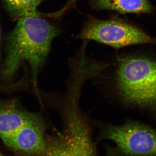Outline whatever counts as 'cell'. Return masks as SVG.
<instances>
[{"label":"cell","instance_id":"10","mask_svg":"<svg viewBox=\"0 0 156 156\" xmlns=\"http://www.w3.org/2000/svg\"><path fill=\"white\" fill-rule=\"evenodd\" d=\"M17 88V85L16 84H14L11 86H8V87H3V86H0V90H3V91H8V90H11L14 88Z\"/></svg>","mask_w":156,"mask_h":156},{"label":"cell","instance_id":"3","mask_svg":"<svg viewBox=\"0 0 156 156\" xmlns=\"http://www.w3.org/2000/svg\"><path fill=\"white\" fill-rule=\"evenodd\" d=\"M65 129L62 134L48 140L41 156H98L91 129L80 111L78 103L64 107Z\"/></svg>","mask_w":156,"mask_h":156},{"label":"cell","instance_id":"5","mask_svg":"<svg viewBox=\"0 0 156 156\" xmlns=\"http://www.w3.org/2000/svg\"><path fill=\"white\" fill-rule=\"evenodd\" d=\"M77 38L92 40L115 48L156 43L155 39L139 29L117 19L91 18L85 23Z\"/></svg>","mask_w":156,"mask_h":156},{"label":"cell","instance_id":"7","mask_svg":"<svg viewBox=\"0 0 156 156\" xmlns=\"http://www.w3.org/2000/svg\"><path fill=\"white\" fill-rule=\"evenodd\" d=\"M40 115L26 110L17 99H0V138L5 143L20 127Z\"/></svg>","mask_w":156,"mask_h":156},{"label":"cell","instance_id":"1","mask_svg":"<svg viewBox=\"0 0 156 156\" xmlns=\"http://www.w3.org/2000/svg\"><path fill=\"white\" fill-rule=\"evenodd\" d=\"M41 17L24 16L18 19L15 28L7 37V54L0 71L1 76L11 80L23 62H27L37 94L39 72L48 57L52 41L61 32Z\"/></svg>","mask_w":156,"mask_h":156},{"label":"cell","instance_id":"4","mask_svg":"<svg viewBox=\"0 0 156 156\" xmlns=\"http://www.w3.org/2000/svg\"><path fill=\"white\" fill-rule=\"evenodd\" d=\"M100 140L114 143L108 156H156V129L143 123L129 121L122 126H101Z\"/></svg>","mask_w":156,"mask_h":156},{"label":"cell","instance_id":"2","mask_svg":"<svg viewBox=\"0 0 156 156\" xmlns=\"http://www.w3.org/2000/svg\"><path fill=\"white\" fill-rule=\"evenodd\" d=\"M115 86L124 103L145 111L156 119V60L141 56L120 58Z\"/></svg>","mask_w":156,"mask_h":156},{"label":"cell","instance_id":"9","mask_svg":"<svg viewBox=\"0 0 156 156\" xmlns=\"http://www.w3.org/2000/svg\"><path fill=\"white\" fill-rule=\"evenodd\" d=\"M4 6L11 18L18 20L28 16H41L37 8L44 0H2Z\"/></svg>","mask_w":156,"mask_h":156},{"label":"cell","instance_id":"12","mask_svg":"<svg viewBox=\"0 0 156 156\" xmlns=\"http://www.w3.org/2000/svg\"><path fill=\"white\" fill-rule=\"evenodd\" d=\"M0 156H3L1 154V153H0Z\"/></svg>","mask_w":156,"mask_h":156},{"label":"cell","instance_id":"6","mask_svg":"<svg viewBox=\"0 0 156 156\" xmlns=\"http://www.w3.org/2000/svg\"><path fill=\"white\" fill-rule=\"evenodd\" d=\"M45 125L41 116L26 123L5 144L15 152L27 156H41L47 147Z\"/></svg>","mask_w":156,"mask_h":156},{"label":"cell","instance_id":"8","mask_svg":"<svg viewBox=\"0 0 156 156\" xmlns=\"http://www.w3.org/2000/svg\"><path fill=\"white\" fill-rule=\"evenodd\" d=\"M90 5L97 10H112L122 14L151 13L152 6L148 0H91Z\"/></svg>","mask_w":156,"mask_h":156},{"label":"cell","instance_id":"11","mask_svg":"<svg viewBox=\"0 0 156 156\" xmlns=\"http://www.w3.org/2000/svg\"><path fill=\"white\" fill-rule=\"evenodd\" d=\"M0 39H1V30H0ZM1 57V50H0V58Z\"/></svg>","mask_w":156,"mask_h":156}]
</instances>
